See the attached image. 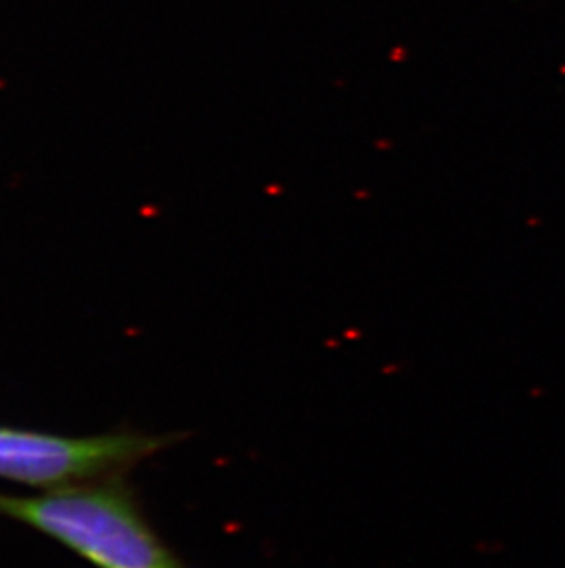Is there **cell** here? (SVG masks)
<instances>
[{"label": "cell", "mask_w": 565, "mask_h": 568, "mask_svg": "<svg viewBox=\"0 0 565 568\" xmlns=\"http://www.w3.org/2000/svg\"><path fill=\"white\" fill-rule=\"evenodd\" d=\"M0 515L32 526L96 568H187L145 519L125 477L41 494H0Z\"/></svg>", "instance_id": "1"}, {"label": "cell", "mask_w": 565, "mask_h": 568, "mask_svg": "<svg viewBox=\"0 0 565 568\" xmlns=\"http://www.w3.org/2000/svg\"><path fill=\"white\" fill-rule=\"evenodd\" d=\"M178 440V435L134 430L63 436L0 425V478L55 489L125 477L134 466Z\"/></svg>", "instance_id": "2"}]
</instances>
